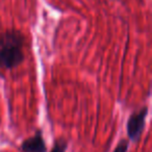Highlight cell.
<instances>
[{"label":"cell","mask_w":152,"mask_h":152,"mask_svg":"<svg viewBox=\"0 0 152 152\" xmlns=\"http://www.w3.org/2000/svg\"><path fill=\"white\" fill-rule=\"evenodd\" d=\"M148 116V107L143 106L140 110L131 114L127 121V134L129 140L132 142H137L141 137L145 127L146 118Z\"/></svg>","instance_id":"2"},{"label":"cell","mask_w":152,"mask_h":152,"mask_svg":"<svg viewBox=\"0 0 152 152\" xmlns=\"http://www.w3.org/2000/svg\"><path fill=\"white\" fill-rule=\"evenodd\" d=\"M25 36L20 30L7 29L0 32V69L11 70L25 59Z\"/></svg>","instance_id":"1"},{"label":"cell","mask_w":152,"mask_h":152,"mask_svg":"<svg viewBox=\"0 0 152 152\" xmlns=\"http://www.w3.org/2000/svg\"><path fill=\"white\" fill-rule=\"evenodd\" d=\"M21 150L23 152H46V145L41 131H38L31 137H28L22 143Z\"/></svg>","instance_id":"3"},{"label":"cell","mask_w":152,"mask_h":152,"mask_svg":"<svg viewBox=\"0 0 152 152\" xmlns=\"http://www.w3.org/2000/svg\"><path fill=\"white\" fill-rule=\"evenodd\" d=\"M67 147H68L67 141L64 139H59L54 143V146H53L51 152H65Z\"/></svg>","instance_id":"4"},{"label":"cell","mask_w":152,"mask_h":152,"mask_svg":"<svg viewBox=\"0 0 152 152\" xmlns=\"http://www.w3.org/2000/svg\"><path fill=\"white\" fill-rule=\"evenodd\" d=\"M127 149H128V142L127 140L123 139L118 143L114 152H127Z\"/></svg>","instance_id":"5"}]
</instances>
